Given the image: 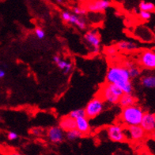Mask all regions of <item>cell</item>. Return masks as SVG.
I'll use <instances>...</instances> for the list:
<instances>
[{
  "label": "cell",
  "instance_id": "1",
  "mask_svg": "<svg viewBox=\"0 0 155 155\" xmlns=\"http://www.w3.org/2000/svg\"><path fill=\"white\" fill-rule=\"evenodd\" d=\"M106 83L118 86L124 93H132L134 87L128 69L122 65H112L108 67L105 76Z\"/></svg>",
  "mask_w": 155,
  "mask_h": 155
},
{
  "label": "cell",
  "instance_id": "2",
  "mask_svg": "<svg viewBox=\"0 0 155 155\" xmlns=\"http://www.w3.org/2000/svg\"><path fill=\"white\" fill-rule=\"evenodd\" d=\"M144 114L145 111L139 105L135 104L133 106L122 108L119 117L120 121L127 127L140 125Z\"/></svg>",
  "mask_w": 155,
  "mask_h": 155
},
{
  "label": "cell",
  "instance_id": "3",
  "mask_svg": "<svg viewBox=\"0 0 155 155\" xmlns=\"http://www.w3.org/2000/svg\"><path fill=\"white\" fill-rule=\"evenodd\" d=\"M124 92L118 86L109 83H105L100 87L98 95L104 102L112 105L118 104L120 97Z\"/></svg>",
  "mask_w": 155,
  "mask_h": 155
},
{
  "label": "cell",
  "instance_id": "4",
  "mask_svg": "<svg viewBox=\"0 0 155 155\" xmlns=\"http://www.w3.org/2000/svg\"><path fill=\"white\" fill-rule=\"evenodd\" d=\"M104 106L105 102L100 97L96 96L93 98L84 108L86 117L89 120L97 117L104 111Z\"/></svg>",
  "mask_w": 155,
  "mask_h": 155
},
{
  "label": "cell",
  "instance_id": "5",
  "mask_svg": "<svg viewBox=\"0 0 155 155\" xmlns=\"http://www.w3.org/2000/svg\"><path fill=\"white\" fill-rule=\"evenodd\" d=\"M138 63L143 69L148 70L155 69V51L146 49L139 54Z\"/></svg>",
  "mask_w": 155,
  "mask_h": 155
},
{
  "label": "cell",
  "instance_id": "6",
  "mask_svg": "<svg viewBox=\"0 0 155 155\" xmlns=\"http://www.w3.org/2000/svg\"><path fill=\"white\" fill-rule=\"evenodd\" d=\"M106 132L108 139L115 143H124L128 140L125 129L120 124H113L108 126Z\"/></svg>",
  "mask_w": 155,
  "mask_h": 155
},
{
  "label": "cell",
  "instance_id": "7",
  "mask_svg": "<svg viewBox=\"0 0 155 155\" xmlns=\"http://www.w3.org/2000/svg\"><path fill=\"white\" fill-rule=\"evenodd\" d=\"M84 41L90 47L91 51L93 54H98L100 50V37L97 31L90 30L84 35Z\"/></svg>",
  "mask_w": 155,
  "mask_h": 155
},
{
  "label": "cell",
  "instance_id": "8",
  "mask_svg": "<svg viewBox=\"0 0 155 155\" xmlns=\"http://www.w3.org/2000/svg\"><path fill=\"white\" fill-rule=\"evenodd\" d=\"M111 6V2L108 0H92L87 2L85 9L87 12L91 13H103Z\"/></svg>",
  "mask_w": 155,
  "mask_h": 155
},
{
  "label": "cell",
  "instance_id": "9",
  "mask_svg": "<svg viewBox=\"0 0 155 155\" xmlns=\"http://www.w3.org/2000/svg\"><path fill=\"white\" fill-rule=\"evenodd\" d=\"M47 138L51 143L59 144L65 139V134L59 126H51L47 130Z\"/></svg>",
  "mask_w": 155,
  "mask_h": 155
},
{
  "label": "cell",
  "instance_id": "10",
  "mask_svg": "<svg viewBox=\"0 0 155 155\" xmlns=\"http://www.w3.org/2000/svg\"><path fill=\"white\" fill-rule=\"evenodd\" d=\"M126 134L127 137L134 142H139L143 140L145 138L146 132L140 125H133L127 127Z\"/></svg>",
  "mask_w": 155,
  "mask_h": 155
},
{
  "label": "cell",
  "instance_id": "11",
  "mask_svg": "<svg viewBox=\"0 0 155 155\" xmlns=\"http://www.w3.org/2000/svg\"><path fill=\"white\" fill-rule=\"evenodd\" d=\"M140 126L146 133H153L155 132V114L145 112Z\"/></svg>",
  "mask_w": 155,
  "mask_h": 155
},
{
  "label": "cell",
  "instance_id": "12",
  "mask_svg": "<svg viewBox=\"0 0 155 155\" xmlns=\"http://www.w3.org/2000/svg\"><path fill=\"white\" fill-rule=\"evenodd\" d=\"M75 121H76V129H78L83 136H88L90 133L91 127L89 122V119L86 117L77 118Z\"/></svg>",
  "mask_w": 155,
  "mask_h": 155
},
{
  "label": "cell",
  "instance_id": "13",
  "mask_svg": "<svg viewBox=\"0 0 155 155\" xmlns=\"http://www.w3.org/2000/svg\"><path fill=\"white\" fill-rule=\"evenodd\" d=\"M52 60L54 63L57 65V67L62 71H63V73L65 75L68 74L72 70V63L71 61L63 60V59L61 58L60 56H59V55H54L52 58Z\"/></svg>",
  "mask_w": 155,
  "mask_h": 155
},
{
  "label": "cell",
  "instance_id": "14",
  "mask_svg": "<svg viewBox=\"0 0 155 155\" xmlns=\"http://www.w3.org/2000/svg\"><path fill=\"white\" fill-rule=\"evenodd\" d=\"M58 126L63 130V132H67L70 130L76 128V121L74 118L71 117L69 115H66V116L61 117Z\"/></svg>",
  "mask_w": 155,
  "mask_h": 155
},
{
  "label": "cell",
  "instance_id": "15",
  "mask_svg": "<svg viewBox=\"0 0 155 155\" xmlns=\"http://www.w3.org/2000/svg\"><path fill=\"white\" fill-rule=\"evenodd\" d=\"M116 47L118 51H127V52L136 51L139 48V44L136 43V42L126 41V40H122V41L118 42L116 44Z\"/></svg>",
  "mask_w": 155,
  "mask_h": 155
},
{
  "label": "cell",
  "instance_id": "16",
  "mask_svg": "<svg viewBox=\"0 0 155 155\" xmlns=\"http://www.w3.org/2000/svg\"><path fill=\"white\" fill-rule=\"evenodd\" d=\"M122 65H124L126 69H128V73H129V76L130 77H131V79H136L138 78L139 77H140L142 70L140 69L139 66L136 65L134 61L128 60V61H124V64Z\"/></svg>",
  "mask_w": 155,
  "mask_h": 155
},
{
  "label": "cell",
  "instance_id": "17",
  "mask_svg": "<svg viewBox=\"0 0 155 155\" xmlns=\"http://www.w3.org/2000/svg\"><path fill=\"white\" fill-rule=\"evenodd\" d=\"M137 101V98L132 93H129V94L124 93L122 94V96L120 97L118 104L121 108H124V107H128V106H131L136 104Z\"/></svg>",
  "mask_w": 155,
  "mask_h": 155
},
{
  "label": "cell",
  "instance_id": "18",
  "mask_svg": "<svg viewBox=\"0 0 155 155\" xmlns=\"http://www.w3.org/2000/svg\"><path fill=\"white\" fill-rule=\"evenodd\" d=\"M68 24H71L72 25L76 26L80 30H85L87 28V24L86 20L83 17L74 14L73 13H71V18L69 19Z\"/></svg>",
  "mask_w": 155,
  "mask_h": 155
},
{
  "label": "cell",
  "instance_id": "19",
  "mask_svg": "<svg viewBox=\"0 0 155 155\" xmlns=\"http://www.w3.org/2000/svg\"><path fill=\"white\" fill-rule=\"evenodd\" d=\"M140 84L145 88H155V75L148 74L142 77L140 79Z\"/></svg>",
  "mask_w": 155,
  "mask_h": 155
},
{
  "label": "cell",
  "instance_id": "20",
  "mask_svg": "<svg viewBox=\"0 0 155 155\" xmlns=\"http://www.w3.org/2000/svg\"><path fill=\"white\" fill-rule=\"evenodd\" d=\"M82 137H83V135H82L76 128L70 130V131L67 132L66 134H65V138H66L68 141H75V140H79V139H80V138Z\"/></svg>",
  "mask_w": 155,
  "mask_h": 155
},
{
  "label": "cell",
  "instance_id": "21",
  "mask_svg": "<svg viewBox=\"0 0 155 155\" xmlns=\"http://www.w3.org/2000/svg\"><path fill=\"white\" fill-rule=\"evenodd\" d=\"M140 10L143 11L150 12V13H155V5L153 2H146V1H141L139 5Z\"/></svg>",
  "mask_w": 155,
  "mask_h": 155
},
{
  "label": "cell",
  "instance_id": "22",
  "mask_svg": "<svg viewBox=\"0 0 155 155\" xmlns=\"http://www.w3.org/2000/svg\"><path fill=\"white\" fill-rule=\"evenodd\" d=\"M69 116L71 117L74 118L75 120H76L77 118L83 117H86V114H85V110L83 108L77 109V110H74L72 111L69 113Z\"/></svg>",
  "mask_w": 155,
  "mask_h": 155
},
{
  "label": "cell",
  "instance_id": "23",
  "mask_svg": "<svg viewBox=\"0 0 155 155\" xmlns=\"http://www.w3.org/2000/svg\"><path fill=\"white\" fill-rule=\"evenodd\" d=\"M118 50L116 48V45L115 46H108L104 49V53L106 55H108L109 57H113L117 54Z\"/></svg>",
  "mask_w": 155,
  "mask_h": 155
},
{
  "label": "cell",
  "instance_id": "24",
  "mask_svg": "<svg viewBox=\"0 0 155 155\" xmlns=\"http://www.w3.org/2000/svg\"><path fill=\"white\" fill-rule=\"evenodd\" d=\"M72 13L74 14H76L78 16H83L86 15L87 14V10L85 9L84 7H79V6H75V7H72Z\"/></svg>",
  "mask_w": 155,
  "mask_h": 155
},
{
  "label": "cell",
  "instance_id": "25",
  "mask_svg": "<svg viewBox=\"0 0 155 155\" xmlns=\"http://www.w3.org/2000/svg\"><path fill=\"white\" fill-rule=\"evenodd\" d=\"M34 34L38 39H44L45 38V31L41 28H36L34 29Z\"/></svg>",
  "mask_w": 155,
  "mask_h": 155
},
{
  "label": "cell",
  "instance_id": "26",
  "mask_svg": "<svg viewBox=\"0 0 155 155\" xmlns=\"http://www.w3.org/2000/svg\"><path fill=\"white\" fill-rule=\"evenodd\" d=\"M139 16V18H141L143 21H149V20H150V18H151L152 14L151 13H150V12L140 10Z\"/></svg>",
  "mask_w": 155,
  "mask_h": 155
},
{
  "label": "cell",
  "instance_id": "27",
  "mask_svg": "<svg viewBox=\"0 0 155 155\" xmlns=\"http://www.w3.org/2000/svg\"><path fill=\"white\" fill-rule=\"evenodd\" d=\"M71 13L69 11H67V10H65V11H63L61 13L60 16H61V18L63 20V21L66 22V23H68L69 21V19L71 18Z\"/></svg>",
  "mask_w": 155,
  "mask_h": 155
},
{
  "label": "cell",
  "instance_id": "28",
  "mask_svg": "<svg viewBox=\"0 0 155 155\" xmlns=\"http://www.w3.org/2000/svg\"><path fill=\"white\" fill-rule=\"evenodd\" d=\"M7 138L10 141H14L18 139V134L15 132H9L7 134Z\"/></svg>",
  "mask_w": 155,
  "mask_h": 155
},
{
  "label": "cell",
  "instance_id": "29",
  "mask_svg": "<svg viewBox=\"0 0 155 155\" xmlns=\"http://www.w3.org/2000/svg\"><path fill=\"white\" fill-rule=\"evenodd\" d=\"M32 134L35 136H40L42 135V129L39 128H34L31 131Z\"/></svg>",
  "mask_w": 155,
  "mask_h": 155
},
{
  "label": "cell",
  "instance_id": "30",
  "mask_svg": "<svg viewBox=\"0 0 155 155\" xmlns=\"http://www.w3.org/2000/svg\"><path fill=\"white\" fill-rule=\"evenodd\" d=\"M6 155H24L22 153L17 151V150H10L7 152V154Z\"/></svg>",
  "mask_w": 155,
  "mask_h": 155
},
{
  "label": "cell",
  "instance_id": "31",
  "mask_svg": "<svg viewBox=\"0 0 155 155\" xmlns=\"http://www.w3.org/2000/svg\"><path fill=\"white\" fill-rule=\"evenodd\" d=\"M5 76H6V72H5V70L0 69V79L5 77Z\"/></svg>",
  "mask_w": 155,
  "mask_h": 155
},
{
  "label": "cell",
  "instance_id": "32",
  "mask_svg": "<svg viewBox=\"0 0 155 155\" xmlns=\"http://www.w3.org/2000/svg\"><path fill=\"white\" fill-rule=\"evenodd\" d=\"M55 2L59 4H63V2H64V0H55Z\"/></svg>",
  "mask_w": 155,
  "mask_h": 155
},
{
  "label": "cell",
  "instance_id": "33",
  "mask_svg": "<svg viewBox=\"0 0 155 155\" xmlns=\"http://www.w3.org/2000/svg\"><path fill=\"white\" fill-rule=\"evenodd\" d=\"M79 1H85V0H79Z\"/></svg>",
  "mask_w": 155,
  "mask_h": 155
}]
</instances>
